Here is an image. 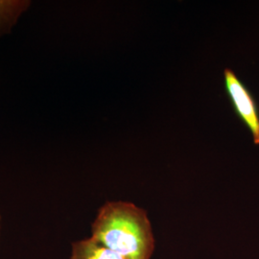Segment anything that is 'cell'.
<instances>
[{"mask_svg": "<svg viewBox=\"0 0 259 259\" xmlns=\"http://www.w3.org/2000/svg\"><path fill=\"white\" fill-rule=\"evenodd\" d=\"M92 238L125 259H150L155 237L147 212L128 202H108L92 225Z\"/></svg>", "mask_w": 259, "mask_h": 259, "instance_id": "1", "label": "cell"}, {"mask_svg": "<svg viewBox=\"0 0 259 259\" xmlns=\"http://www.w3.org/2000/svg\"><path fill=\"white\" fill-rule=\"evenodd\" d=\"M31 4L28 0H0V37L9 35Z\"/></svg>", "mask_w": 259, "mask_h": 259, "instance_id": "4", "label": "cell"}, {"mask_svg": "<svg viewBox=\"0 0 259 259\" xmlns=\"http://www.w3.org/2000/svg\"><path fill=\"white\" fill-rule=\"evenodd\" d=\"M70 259H125L92 237L72 244Z\"/></svg>", "mask_w": 259, "mask_h": 259, "instance_id": "3", "label": "cell"}, {"mask_svg": "<svg viewBox=\"0 0 259 259\" xmlns=\"http://www.w3.org/2000/svg\"><path fill=\"white\" fill-rule=\"evenodd\" d=\"M0 228H1V216H0Z\"/></svg>", "mask_w": 259, "mask_h": 259, "instance_id": "5", "label": "cell"}, {"mask_svg": "<svg viewBox=\"0 0 259 259\" xmlns=\"http://www.w3.org/2000/svg\"><path fill=\"white\" fill-rule=\"evenodd\" d=\"M224 80L235 113L250 130L253 143L259 145V111L254 97L232 69L224 70Z\"/></svg>", "mask_w": 259, "mask_h": 259, "instance_id": "2", "label": "cell"}]
</instances>
